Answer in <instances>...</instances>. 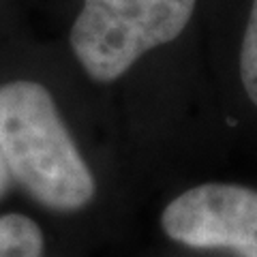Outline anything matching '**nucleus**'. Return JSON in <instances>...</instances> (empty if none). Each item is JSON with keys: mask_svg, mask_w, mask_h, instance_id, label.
Masks as SVG:
<instances>
[{"mask_svg": "<svg viewBox=\"0 0 257 257\" xmlns=\"http://www.w3.org/2000/svg\"><path fill=\"white\" fill-rule=\"evenodd\" d=\"M0 152L11 178L45 208L73 212L94 197V176L41 84L0 86Z\"/></svg>", "mask_w": 257, "mask_h": 257, "instance_id": "f257e3e1", "label": "nucleus"}, {"mask_svg": "<svg viewBox=\"0 0 257 257\" xmlns=\"http://www.w3.org/2000/svg\"><path fill=\"white\" fill-rule=\"evenodd\" d=\"M195 0H84L71 28V47L94 82L122 77L146 52L174 41Z\"/></svg>", "mask_w": 257, "mask_h": 257, "instance_id": "f03ea898", "label": "nucleus"}, {"mask_svg": "<svg viewBox=\"0 0 257 257\" xmlns=\"http://www.w3.org/2000/svg\"><path fill=\"white\" fill-rule=\"evenodd\" d=\"M161 225L180 244L227 246L242 257H257V191L223 182L199 184L165 206Z\"/></svg>", "mask_w": 257, "mask_h": 257, "instance_id": "7ed1b4c3", "label": "nucleus"}, {"mask_svg": "<svg viewBox=\"0 0 257 257\" xmlns=\"http://www.w3.org/2000/svg\"><path fill=\"white\" fill-rule=\"evenodd\" d=\"M43 231L24 214L0 216V257H43Z\"/></svg>", "mask_w": 257, "mask_h": 257, "instance_id": "20e7f679", "label": "nucleus"}, {"mask_svg": "<svg viewBox=\"0 0 257 257\" xmlns=\"http://www.w3.org/2000/svg\"><path fill=\"white\" fill-rule=\"evenodd\" d=\"M240 77H242L248 99L257 105V0H253L242 50H240Z\"/></svg>", "mask_w": 257, "mask_h": 257, "instance_id": "39448f33", "label": "nucleus"}, {"mask_svg": "<svg viewBox=\"0 0 257 257\" xmlns=\"http://www.w3.org/2000/svg\"><path fill=\"white\" fill-rule=\"evenodd\" d=\"M9 178H11V174H9V170H7L3 152H0V197H3L7 193V189H9Z\"/></svg>", "mask_w": 257, "mask_h": 257, "instance_id": "423d86ee", "label": "nucleus"}]
</instances>
